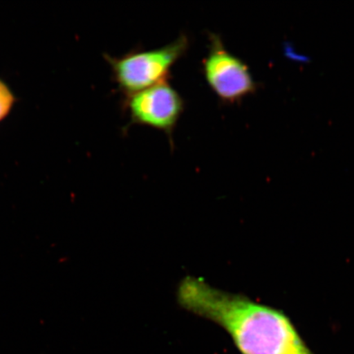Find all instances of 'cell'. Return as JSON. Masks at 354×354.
<instances>
[{"label":"cell","instance_id":"6da1fadb","mask_svg":"<svg viewBox=\"0 0 354 354\" xmlns=\"http://www.w3.org/2000/svg\"><path fill=\"white\" fill-rule=\"evenodd\" d=\"M183 304L223 327L241 354H314L284 313L245 296L196 280L185 290Z\"/></svg>","mask_w":354,"mask_h":354},{"label":"cell","instance_id":"7a4b0ae2","mask_svg":"<svg viewBox=\"0 0 354 354\" xmlns=\"http://www.w3.org/2000/svg\"><path fill=\"white\" fill-rule=\"evenodd\" d=\"M189 46L187 35L154 50L131 51L121 57L106 55L115 82L124 95L130 96L167 82L171 70Z\"/></svg>","mask_w":354,"mask_h":354},{"label":"cell","instance_id":"3957f363","mask_svg":"<svg viewBox=\"0 0 354 354\" xmlns=\"http://www.w3.org/2000/svg\"><path fill=\"white\" fill-rule=\"evenodd\" d=\"M203 73L211 91L225 104H236L257 90L249 66L225 48L218 35H209Z\"/></svg>","mask_w":354,"mask_h":354},{"label":"cell","instance_id":"277c9868","mask_svg":"<svg viewBox=\"0 0 354 354\" xmlns=\"http://www.w3.org/2000/svg\"><path fill=\"white\" fill-rule=\"evenodd\" d=\"M125 107L131 124L165 132L172 143V134L184 112L185 102L167 81L127 96Z\"/></svg>","mask_w":354,"mask_h":354},{"label":"cell","instance_id":"5b68a950","mask_svg":"<svg viewBox=\"0 0 354 354\" xmlns=\"http://www.w3.org/2000/svg\"><path fill=\"white\" fill-rule=\"evenodd\" d=\"M15 100V96L10 88L0 80V122L10 113Z\"/></svg>","mask_w":354,"mask_h":354}]
</instances>
